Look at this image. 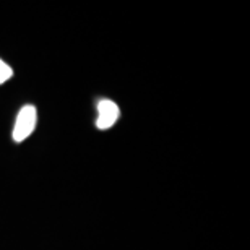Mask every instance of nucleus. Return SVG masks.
I'll use <instances>...</instances> for the list:
<instances>
[{"instance_id":"obj_1","label":"nucleus","mask_w":250,"mask_h":250,"mask_svg":"<svg viewBox=\"0 0 250 250\" xmlns=\"http://www.w3.org/2000/svg\"><path fill=\"white\" fill-rule=\"evenodd\" d=\"M36 122H38V112L34 106H23L20 109L17 122H15V128H13V140L17 143L26 140L29 135L34 132L36 128Z\"/></svg>"},{"instance_id":"obj_3","label":"nucleus","mask_w":250,"mask_h":250,"mask_svg":"<svg viewBox=\"0 0 250 250\" xmlns=\"http://www.w3.org/2000/svg\"><path fill=\"white\" fill-rule=\"evenodd\" d=\"M13 77V70L10 65L5 63L2 59H0V84L5 83V82H8L10 78Z\"/></svg>"},{"instance_id":"obj_2","label":"nucleus","mask_w":250,"mask_h":250,"mask_svg":"<svg viewBox=\"0 0 250 250\" xmlns=\"http://www.w3.org/2000/svg\"><path fill=\"white\" fill-rule=\"evenodd\" d=\"M98 114L99 116L96 121V127L99 130H107L117 122L119 116H121V111H119V106L114 101L103 99L98 104Z\"/></svg>"}]
</instances>
